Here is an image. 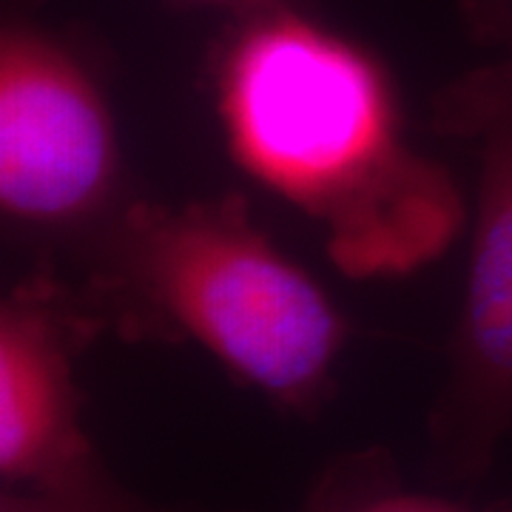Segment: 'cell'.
I'll return each instance as SVG.
<instances>
[{"label":"cell","mask_w":512,"mask_h":512,"mask_svg":"<svg viewBox=\"0 0 512 512\" xmlns=\"http://www.w3.org/2000/svg\"><path fill=\"white\" fill-rule=\"evenodd\" d=\"M217 109L239 168L319 222L345 274H407L458 237L456 183L404 143L387 69L293 6L239 20Z\"/></svg>","instance_id":"obj_1"},{"label":"cell","mask_w":512,"mask_h":512,"mask_svg":"<svg viewBox=\"0 0 512 512\" xmlns=\"http://www.w3.org/2000/svg\"><path fill=\"white\" fill-rule=\"evenodd\" d=\"M100 302L131 325L191 339L293 413L325 399L345 319L239 200L137 202L106 231Z\"/></svg>","instance_id":"obj_2"},{"label":"cell","mask_w":512,"mask_h":512,"mask_svg":"<svg viewBox=\"0 0 512 512\" xmlns=\"http://www.w3.org/2000/svg\"><path fill=\"white\" fill-rule=\"evenodd\" d=\"M439 126L476 148L473 256L433 450L453 478H478L512 430V60L467 72L439 97Z\"/></svg>","instance_id":"obj_3"},{"label":"cell","mask_w":512,"mask_h":512,"mask_svg":"<svg viewBox=\"0 0 512 512\" xmlns=\"http://www.w3.org/2000/svg\"><path fill=\"white\" fill-rule=\"evenodd\" d=\"M120 151L92 72L52 32L6 20L0 32V208L63 228L106 211Z\"/></svg>","instance_id":"obj_4"},{"label":"cell","mask_w":512,"mask_h":512,"mask_svg":"<svg viewBox=\"0 0 512 512\" xmlns=\"http://www.w3.org/2000/svg\"><path fill=\"white\" fill-rule=\"evenodd\" d=\"M94 319L52 282L18 285L0 305L3 487H69L109 470L83 430L74 356Z\"/></svg>","instance_id":"obj_5"},{"label":"cell","mask_w":512,"mask_h":512,"mask_svg":"<svg viewBox=\"0 0 512 512\" xmlns=\"http://www.w3.org/2000/svg\"><path fill=\"white\" fill-rule=\"evenodd\" d=\"M0 512H168L148 507L106 476L69 487H3Z\"/></svg>","instance_id":"obj_6"},{"label":"cell","mask_w":512,"mask_h":512,"mask_svg":"<svg viewBox=\"0 0 512 512\" xmlns=\"http://www.w3.org/2000/svg\"><path fill=\"white\" fill-rule=\"evenodd\" d=\"M322 512H478L447 501L439 495L430 493H413V490H402V487H384L376 484L365 493L345 495L342 501L325 504Z\"/></svg>","instance_id":"obj_7"},{"label":"cell","mask_w":512,"mask_h":512,"mask_svg":"<svg viewBox=\"0 0 512 512\" xmlns=\"http://www.w3.org/2000/svg\"><path fill=\"white\" fill-rule=\"evenodd\" d=\"M467 32L512 60V0H458Z\"/></svg>","instance_id":"obj_8"},{"label":"cell","mask_w":512,"mask_h":512,"mask_svg":"<svg viewBox=\"0 0 512 512\" xmlns=\"http://www.w3.org/2000/svg\"><path fill=\"white\" fill-rule=\"evenodd\" d=\"M188 3H200V6L231 12L239 20L254 18V15H262V12H274V9H282V6H293L291 0H188Z\"/></svg>","instance_id":"obj_9"}]
</instances>
